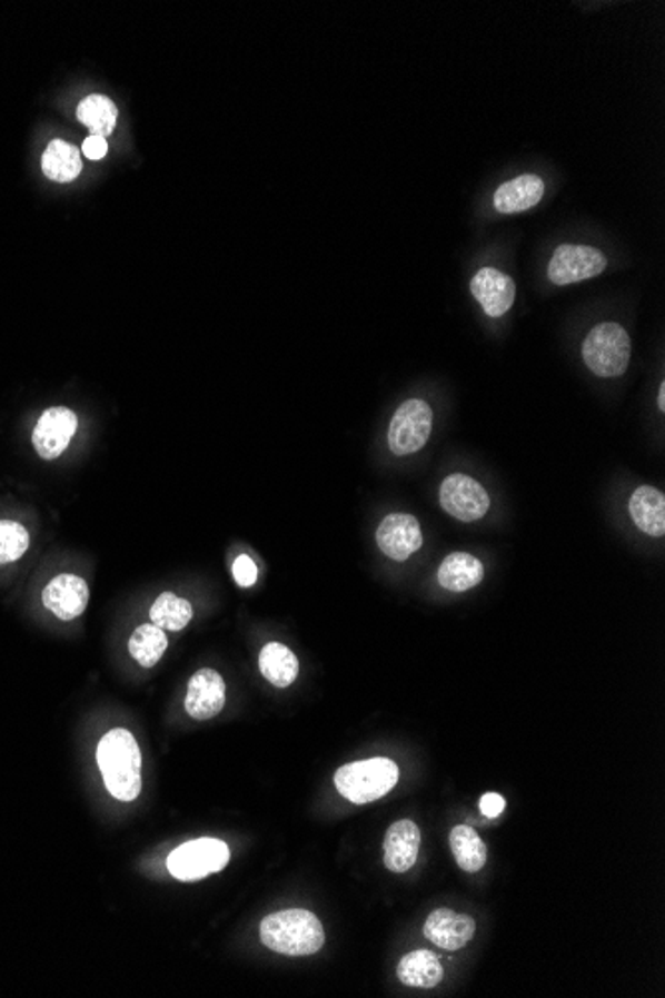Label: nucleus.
<instances>
[{
    "instance_id": "f8f14e48",
    "label": "nucleus",
    "mask_w": 665,
    "mask_h": 998,
    "mask_svg": "<svg viewBox=\"0 0 665 998\" xmlns=\"http://www.w3.org/2000/svg\"><path fill=\"white\" fill-rule=\"evenodd\" d=\"M90 600V590L80 576L75 574H60L48 582L42 592V602L57 619L70 622L85 614Z\"/></svg>"
},
{
    "instance_id": "5701e85b",
    "label": "nucleus",
    "mask_w": 665,
    "mask_h": 998,
    "mask_svg": "<svg viewBox=\"0 0 665 998\" xmlns=\"http://www.w3.org/2000/svg\"><path fill=\"white\" fill-rule=\"evenodd\" d=\"M166 648H168L166 630L153 626V624L136 628L130 642H128L130 654L142 668H153L158 664L162 660Z\"/></svg>"
},
{
    "instance_id": "7ed1b4c3",
    "label": "nucleus",
    "mask_w": 665,
    "mask_h": 998,
    "mask_svg": "<svg viewBox=\"0 0 665 998\" xmlns=\"http://www.w3.org/2000/svg\"><path fill=\"white\" fill-rule=\"evenodd\" d=\"M399 783V768L387 758L353 761L335 771V788L351 803L365 806L385 798Z\"/></svg>"
},
{
    "instance_id": "a878e982",
    "label": "nucleus",
    "mask_w": 665,
    "mask_h": 998,
    "mask_svg": "<svg viewBox=\"0 0 665 998\" xmlns=\"http://www.w3.org/2000/svg\"><path fill=\"white\" fill-rule=\"evenodd\" d=\"M29 531L17 521H0V564L17 562L29 551Z\"/></svg>"
},
{
    "instance_id": "f03ea898",
    "label": "nucleus",
    "mask_w": 665,
    "mask_h": 998,
    "mask_svg": "<svg viewBox=\"0 0 665 998\" xmlns=\"http://www.w3.org/2000/svg\"><path fill=\"white\" fill-rule=\"evenodd\" d=\"M259 937L267 949L287 957H309L325 945L324 925L304 909L267 915L259 925Z\"/></svg>"
},
{
    "instance_id": "20e7f679",
    "label": "nucleus",
    "mask_w": 665,
    "mask_h": 998,
    "mask_svg": "<svg viewBox=\"0 0 665 998\" xmlns=\"http://www.w3.org/2000/svg\"><path fill=\"white\" fill-rule=\"evenodd\" d=\"M582 357L594 375L606 379L622 377L632 357L629 335L618 324L596 325L582 345Z\"/></svg>"
},
{
    "instance_id": "1a4fd4ad",
    "label": "nucleus",
    "mask_w": 665,
    "mask_h": 998,
    "mask_svg": "<svg viewBox=\"0 0 665 998\" xmlns=\"http://www.w3.org/2000/svg\"><path fill=\"white\" fill-rule=\"evenodd\" d=\"M78 427V417L75 411L67 407H52L44 411L42 417L39 418L34 433H32V445L37 448L40 457L52 461L58 458L68 445L70 438L75 437Z\"/></svg>"
},
{
    "instance_id": "bb28decb",
    "label": "nucleus",
    "mask_w": 665,
    "mask_h": 998,
    "mask_svg": "<svg viewBox=\"0 0 665 998\" xmlns=\"http://www.w3.org/2000/svg\"><path fill=\"white\" fill-rule=\"evenodd\" d=\"M234 579H236V582H238L241 589H249V586L256 584V562L251 561L248 554H239L236 562H234Z\"/></svg>"
},
{
    "instance_id": "393cba45",
    "label": "nucleus",
    "mask_w": 665,
    "mask_h": 998,
    "mask_svg": "<svg viewBox=\"0 0 665 998\" xmlns=\"http://www.w3.org/2000/svg\"><path fill=\"white\" fill-rule=\"evenodd\" d=\"M193 619V609H191L188 600L180 599L171 592H163L158 599L153 600L152 609H150V620L153 626L162 628V630H173L180 632L190 624Z\"/></svg>"
},
{
    "instance_id": "39448f33",
    "label": "nucleus",
    "mask_w": 665,
    "mask_h": 998,
    "mask_svg": "<svg viewBox=\"0 0 665 998\" xmlns=\"http://www.w3.org/2000/svg\"><path fill=\"white\" fill-rule=\"evenodd\" d=\"M229 847L211 837L193 839L171 851L168 871L180 881H198L228 866Z\"/></svg>"
},
{
    "instance_id": "6ab92c4d",
    "label": "nucleus",
    "mask_w": 665,
    "mask_h": 998,
    "mask_svg": "<svg viewBox=\"0 0 665 998\" xmlns=\"http://www.w3.org/2000/svg\"><path fill=\"white\" fill-rule=\"evenodd\" d=\"M397 977L403 985L413 989H433L445 977V969L435 952L420 949L400 959Z\"/></svg>"
},
{
    "instance_id": "a211bd4d",
    "label": "nucleus",
    "mask_w": 665,
    "mask_h": 998,
    "mask_svg": "<svg viewBox=\"0 0 665 998\" xmlns=\"http://www.w3.org/2000/svg\"><path fill=\"white\" fill-rule=\"evenodd\" d=\"M485 579L483 562L468 552H453L438 569V584L450 592L475 589Z\"/></svg>"
},
{
    "instance_id": "4468645a",
    "label": "nucleus",
    "mask_w": 665,
    "mask_h": 998,
    "mask_svg": "<svg viewBox=\"0 0 665 998\" xmlns=\"http://www.w3.org/2000/svg\"><path fill=\"white\" fill-rule=\"evenodd\" d=\"M423 931L428 941L440 949L458 951L475 937L476 922L468 915L455 913L450 909H437L428 915Z\"/></svg>"
},
{
    "instance_id": "6e6552de",
    "label": "nucleus",
    "mask_w": 665,
    "mask_h": 998,
    "mask_svg": "<svg viewBox=\"0 0 665 998\" xmlns=\"http://www.w3.org/2000/svg\"><path fill=\"white\" fill-rule=\"evenodd\" d=\"M440 506L457 521L475 523L488 513L490 496L473 476L455 473L440 486Z\"/></svg>"
},
{
    "instance_id": "2eb2a0df",
    "label": "nucleus",
    "mask_w": 665,
    "mask_h": 998,
    "mask_svg": "<svg viewBox=\"0 0 665 998\" xmlns=\"http://www.w3.org/2000/svg\"><path fill=\"white\" fill-rule=\"evenodd\" d=\"M420 849V831L410 819H400L390 826L385 836L383 859L385 867L393 873H405L415 867Z\"/></svg>"
},
{
    "instance_id": "4be33fe9",
    "label": "nucleus",
    "mask_w": 665,
    "mask_h": 998,
    "mask_svg": "<svg viewBox=\"0 0 665 998\" xmlns=\"http://www.w3.org/2000/svg\"><path fill=\"white\" fill-rule=\"evenodd\" d=\"M450 847L458 867L466 873H478L485 867L488 851L485 841L478 837L475 829L457 826L450 831Z\"/></svg>"
},
{
    "instance_id": "aec40b11",
    "label": "nucleus",
    "mask_w": 665,
    "mask_h": 998,
    "mask_svg": "<svg viewBox=\"0 0 665 998\" xmlns=\"http://www.w3.org/2000/svg\"><path fill=\"white\" fill-rule=\"evenodd\" d=\"M259 670L276 688H289L299 674V660L286 644L271 642L259 654Z\"/></svg>"
},
{
    "instance_id": "c85d7f7f",
    "label": "nucleus",
    "mask_w": 665,
    "mask_h": 998,
    "mask_svg": "<svg viewBox=\"0 0 665 998\" xmlns=\"http://www.w3.org/2000/svg\"><path fill=\"white\" fill-rule=\"evenodd\" d=\"M82 152H85L86 158H90V160H102L106 152H108L106 138H102V136H90V138H86L85 144H82Z\"/></svg>"
},
{
    "instance_id": "dca6fc26",
    "label": "nucleus",
    "mask_w": 665,
    "mask_h": 998,
    "mask_svg": "<svg viewBox=\"0 0 665 998\" xmlns=\"http://www.w3.org/2000/svg\"><path fill=\"white\" fill-rule=\"evenodd\" d=\"M544 191H546V184L540 176L523 174L510 181H504L503 186L495 191L493 206L498 214H504V216L520 214V211L538 206L544 198Z\"/></svg>"
},
{
    "instance_id": "cd10ccee",
    "label": "nucleus",
    "mask_w": 665,
    "mask_h": 998,
    "mask_svg": "<svg viewBox=\"0 0 665 998\" xmlns=\"http://www.w3.org/2000/svg\"><path fill=\"white\" fill-rule=\"evenodd\" d=\"M504 808H506V801L498 793H486V796L480 798V811H483L485 818H498L503 813Z\"/></svg>"
},
{
    "instance_id": "ddd939ff",
    "label": "nucleus",
    "mask_w": 665,
    "mask_h": 998,
    "mask_svg": "<svg viewBox=\"0 0 665 998\" xmlns=\"http://www.w3.org/2000/svg\"><path fill=\"white\" fill-rule=\"evenodd\" d=\"M470 294L475 295L476 302L483 305L486 315L490 317H503L506 312H510V307L516 299V286L510 276H506L496 267H483L476 271V276L470 281Z\"/></svg>"
},
{
    "instance_id": "9d476101",
    "label": "nucleus",
    "mask_w": 665,
    "mask_h": 998,
    "mask_svg": "<svg viewBox=\"0 0 665 998\" xmlns=\"http://www.w3.org/2000/svg\"><path fill=\"white\" fill-rule=\"evenodd\" d=\"M377 544L390 561L405 562L423 546L420 524L413 514L385 516L377 528Z\"/></svg>"
},
{
    "instance_id": "9b49d317",
    "label": "nucleus",
    "mask_w": 665,
    "mask_h": 998,
    "mask_svg": "<svg viewBox=\"0 0 665 998\" xmlns=\"http://www.w3.org/2000/svg\"><path fill=\"white\" fill-rule=\"evenodd\" d=\"M224 705H226V682L216 670L204 668L191 675L186 694V712L190 713L193 720L198 722L211 720L224 710Z\"/></svg>"
},
{
    "instance_id": "b1692460",
    "label": "nucleus",
    "mask_w": 665,
    "mask_h": 998,
    "mask_svg": "<svg viewBox=\"0 0 665 998\" xmlns=\"http://www.w3.org/2000/svg\"><path fill=\"white\" fill-rule=\"evenodd\" d=\"M78 120L88 126L92 136H102L115 132L118 108L106 96L92 95L85 98L78 106Z\"/></svg>"
},
{
    "instance_id": "c756f323",
    "label": "nucleus",
    "mask_w": 665,
    "mask_h": 998,
    "mask_svg": "<svg viewBox=\"0 0 665 998\" xmlns=\"http://www.w3.org/2000/svg\"><path fill=\"white\" fill-rule=\"evenodd\" d=\"M657 407H659V411H665V383H662L659 391H657Z\"/></svg>"
},
{
    "instance_id": "f257e3e1",
    "label": "nucleus",
    "mask_w": 665,
    "mask_h": 998,
    "mask_svg": "<svg viewBox=\"0 0 665 998\" xmlns=\"http://www.w3.org/2000/svg\"><path fill=\"white\" fill-rule=\"evenodd\" d=\"M106 790L120 801H133L142 791V753L132 733L116 728L106 733L96 750Z\"/></svg>"
},
{
    "instance_id": "412c9836",
    "label": "nucleus",
    "mask_w": 665,
    "mask_h": 998,
    "mask_svg": "<svg viewBox=\"0 0 665 998\" xmlns=\"http://www.w3.org/2000/svg\"><path fill=\"white\" fill-rule=\"evenodd\" d=\"M42 171L60 184L75 180L82 171L80 150L64 140H52L42 154Z\"/></svg>"
},
{
    "instance_id": "423d86ee",
    "label": "nucleus",
    "mask_w": 665,
    "mask_h": 998,
    "mask_svg": "<svg viewBox=\"0 0 665 998\" xmlns=\"http://www.w3.org/2000/svg\"><path fill=\"white\" fill-rule=\"evenodd\" d=\"M433 433V409L427 401L409 399L399 405L389 425V448L397 457L415 455Z\"/></svg>"
},
{
    "instance_id": "0eeeda50",
    "label": "nucleus",
    "mask_w": 665,
    "mask_h": 998,
    "mask_svg": "<svg viewBox=\"0 0 665 998\" xmlns=\"http://www.w3.org/2000/svg\"><path fill=\"white\" fill-rule=\"evenodd\" d=\"M608 267V257L598 248L562 244L554 249L548 264V279L554 286H570L584 279L598 277Z\"/></svg>"
},
{
    "instance_id": "f3484780",
    "label": "nucleus",
    "mask_w": 665,
    "mask_h": 998,
    "mask_svg": "<svg viewBox=\"0 0 665 998\" xmlns=\"http://www.w3.org/2000/svg\"><path fill=\"white\" fill-rule=\"evenodd\" d=\"M629 516L647 536L665 534V496L656 486H637L629 498Z\"/></svg>"
}]
</instances>
